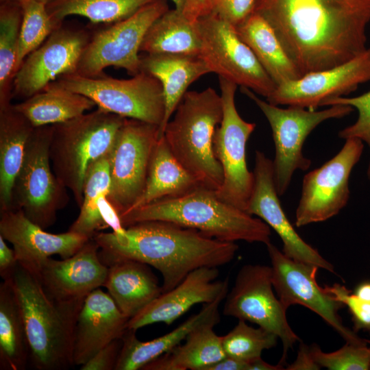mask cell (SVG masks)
<instances>
[{
  "instance_id": "obj_1",
  "label": "cell",
  "mask_w": 370,
  "mask_h": 370,
  "mask_svg": "<svg viewBox=\"0 0 370 370\" xmlns=\"http://www.w3.org/2000/svg\"><path fill=\"white\" fill-rule=\"evenodd\" d=\"M301 76L346 62L367 49L370 0H255Z\"/></svg>"
},
{
  "instance_id": "obj_2",
  "label": "cell",
  "mask_w": 370,
  "mask_h": 370,
  "mask_svg": "<svg viewBox=\"0 0 370 370\" xmlns=\"http://www.w3.org/2000/svg\"><path fill=\"white\" fill-rule=\"evenodd\" d=\"M125 228L123 235L101 232L94 236L101 261L108 266L116 260H132L153 267L162 276L163 293L197 269L229 263L238 249L235 243L169 222L143 221Z\"/></svg>"
},
{
  "instance_id": "obj_3",
  "label": "cell",
  "mask_w": 370,
  "mask_h": 370,
  "mask_svg": "<svg viewBox=\"0 0 370 370\" xmlns=\"http://www.w3.org/2000/svg\"><path fill=\"white\" fill-rule=\"evenodd\" d=\"M9 280L25 329L29 365L37 370H64L75 365V325L85 299L51 297L35 274L19 263Z\"/></svg>"
},
{
  "instance_id": "obj_4",
  "label": "cell",
  "mask_w": 370,
  "mask_h": 370,
  "mask_svg": "<svg viewBox=\"0 0 370 370\" xmlns=\"http://www.w3.org/2000/svg\"><path fill=\"white\" fill-rule=\"evenodd\" d=\"M125 227L160 221L198 230L222 241L270 242V227L260 218L221 199L216 190L199 186L175 197L162 198L120 215Z\"/></svg>"
},
{
  "instance_id": "obj_5",
  "label": "cell",
  "mask_w": 370,
  "mask_h": 370,
  "mask_svg": "<svg viewBox=\"0 0 370 370\" xmlns=\"http://www.w3.org/2000/svg\"><path fill=\"white\" fill-rule=\"evenodd\" d=\"M223 117L221 95L211 87L187 91L163 136L173 155L199 183L217 190L223 173L213 151V137Z\"/></svg>"
},
{
  "instance_id": "obj_6",
  "label": "cell",
  "mask_w": 370,
  "mask_h": 370,
  "mask_svg": "<svg viewBox=\"0 0 370 370\" xmlns=\"http://www.w3.org/2000/svg\"><path fill=\"white\" fill-rule=\"evenodd\" d=\"M125 119L97 108L67 121L51 125V167L79 207L83 200V184L88 167L112 150Z\"/></svg>"
},
{
  "instance_id": "obj_7",
  "label": "cell",
  "mask_w": 370,
  "mask_h": 370,
  "mask_svg": "<svg viewBox=\"0 0 370 370\" xmlns=\"http://www.w3.org/2000/svg\"><path fill=\"white\" fill-rule=\"evenodd\" d=\"M241 91L260 108L271 126L275 147L273 176L279 196L287 190L296 170L306 171L310 166L311 160L302 151L310 132L326 120L341 119L354 111L352 106L341 104L321 110L297 106L282 108L262 100L246 87H241Z\"/></svg>"
},
{
  "instance_id": "obj_8",
  "label": "cell",
  "mask_w": 370,
  "mask_h": 370,
  "mask_svg": "<svg viewBox=\"0 0 370 370\" xmlns=\"http://www.w3.org/2000/svg\"><path fill=\"white\" fill-rule=\"evenodd\" d=\"M54 82L90 99L99 108L159 126L164 116V97L160 82L140 71L129 79L106 74L89 77L76 73L59 77Z\"/></svg>"
},
{
  "instance_id": "obj_9",
  "label": "cell",
  "mask_w": 370,
  "mask_h": 370,
  "mask_svg": "<svg viewBox=\"0 0 370 370\" xmlns=\"http://www.w3.org/2000/svg\"><path fill=\"white\" fill-rule=\"evenodd\" d=\"M51 125L34 128L12 189V208L43 229L53 225L58 212L69 201L68 189L51 167Z\"/></svg>"
},
{
  "instance_id": "obj_10",
  "label": "cell",
  "mask_w": 370,
  "mask_h": 370,
  "mask_svg": "<svg viewBox=\"0 0 370 370\" xmlns=\"http://www.w3.org/2000/svg\"><path fill=\"white\" fill-rule=\"evenodd\" d=\"M166 0H154L123 20L108 23L90 34L76 73L89 77L105 75L114 66L132 76L140 71V45L149 27L168 11Z\"/></svg>"
},
{
  "instance_id": "obj_11",
  "label": "cell",
  "mask_w": 370,
  "mask_h": 370,
  "mask_svg": "<svg viewBox=\"0 0 370 370\" xmlns=\"http://www.w3.org/2000/svg\"><path fill=\"white\" fill-rule=\"evenodd\" d=\"M195 25L201 40L199 56L211 73L266 98L273 93L276 84L233 25L211 12Z\"/></svg>"
},
{
  "instance_id": "obj_12",
  "label": "cell",
  "mask_w": 370,
  "mask_h": 370,
  "mask_svg": "<svg viewBox=\"0 0 370 370\" xmlns=\"http://www.w3.org/2000/svg\"><path fill=\"white\" fill-rule=\"evenodd\" d=\"M223 103V117L213 137V151L223 173V183L216 193L223 201L246 212L251 197L254 172L246 161V145L256 128L245 121L235 104L237 85L219 77Z\"/></svg>"
},
{
  "instance_id": "obj_13",
  "label": "cell",
  "mask_w": 370,
  "mask_h": 370,
  "mask_svg": "<svg viewBox=\"0 0 370 370\" xmlns=\"http://www.w3.org/2000/svg\"><path fill=\"white\" fill-rule=\"evenodd\" d=\"M225 299L224 315L256 323L281 340L283 354L279 363L283 365L288 350L300 339L287 321V309L273 293L271 267L243 266Z\"/></svg>"
},
{
  "instance_id": "obj_14",
  "label": "cell",
  "mask_w": 370,
  "mask_h": 370,
  "mask_svg": "<svg viewBox=\"0 0 370 370\" xmlns=\"http://www.w3.org/2000/svg\"><path fill=\"white\" fill-rule=\"evenodd\" d=\"M266 246L273 289L286 309L295 304L303 306L321 317L346 343L367 344L366 339L343 323L338 311L344 304L318 284L316 276L319 267L289 258L271 243Z\"/></svg>"
},
{
  "instance_id": "obj_15",
  "label": "cell",
  "mask_w": 370,
  "mask_h": 370,
  "mask_svg": "<svg viewBox=\"0 0 370 370\" xmlns=\"http://www.w3.org/2000/svg\"><path fill=\"white\" fill-rule=\"evenodd\" d=\"M159 126L125 118L110 151V190L108 199L121 215L142 195Z\"/></svg>"
},
{
  "instance_id": "obj_16",
  "label": "cell",
  "mask_w": 370,
  "mask_h": 370,
  "mask_svg": "<svg viewBox=\"0 0 370 370\" xmlns=\"http://www.w3.org/2000/svg\"><path fill=\"white\" fill-rule=\"evenodd\" d=\"M364 148L358 138H347L341 151L305 175L295 213V225L326 221L337 214L349 198V179Z\"/></svg>"
},
{
  "instance_id": "obj_17",
  "label": "cell",
  "mask_w": 370,
  "mask_h": 370,
  "mask_svg": "<svg viewBox=\"0 0 370 370\" xmlns=\"http://www.w3.org/2000/svg\"><path fill=\"white\" fill-rule=\"evenodd\" d=\"M90 36L86 29L64 21L24 60L13 79L12 98L26 99L59 77L76 73Z\"/></svg>"
},
{
  "instance_id": "obj_18",
  "label": "cell",
  "mask_w": 370,
  "mask_h": 370,
  "mask_svg": "<svg viewBox=\"0 0 370 370\" xmlns=\"http://www.w3.org/2000/svg\"><path fill=\"white\" fill-rule=\"evenodd\" d=\"M369 81L370 47L346 62L277 86L267 101L275 106L315 110L327 100L347 95Z\"/></svg>"
},
{
  "instance_id": "obj_19",
  "label": "cell",
  "mask_w": 370,
  "mask_h": 370,
  "mask_svg": "<svg viewBox=\"0 0 370 370\" xmlns=\"http://www.w3.org/2000/svg\"><path fill=\"white\" fill-rule=\"evenodd\" d=\"M254 175V185L246 212L257 216L278 234L285 256L334 273L333 265L301 238L288 219L275 188L273 161L260 151H256Z\"/></svg>"
},
{
  "instance_id": "obj_20",
  "label": "cell",
  "mask_w": 370,
  "mask_h": 370,
  "mask_svg": "<svg viewBox=\"0 0 370 370\" xmlns=\"http://www.w3.org/2000/svg\"><path fill=\"white\" fill-rule=\"evenodd\" d=\"M29 271L51 297L69 301L84 299L104 286L108 267L101 261L99 245L91 238L73 256L62 260L48 258Z\"/></svg>"
},
{
  "instance_id": "obj_21",
  "label": "cell",
  "mask_w": 370,
  "mask_h": 370,
  "mask_svg": "<svg viewBox=\"0 0 370 370\" xmlns=\"http://www.w3.org/2000/svg\"><path fill=\"white\" fill-rule=\"evenodd\" d=\"M0 236L12 244L18 263L29 270L53 255L68 258L90 240L69 230L49 233L16 208L0 211Z\"/></svg>"
},
{
  "instance_id": "obj_22",
  "label": "cell",
  "mask_w": 370,
  "mask_h": 370,
  "mask_svg": "<svg viewBox=\"0 0 370 370\" xmlns=\"http://www.w3.org/2000/svg\"><path fill=\"white\" fill-rule=\"evenodd\" d=\"M218 267H204L190 273L171 290L164 292L136 316L127 329L137 330L144 326L162 322L170 325L197 304H208L228 292V278L217 280Z\"/></svg>"
},
{
  "instance_id": "obj_23",
  "label": "cell",
  "mask_w": 370,
  "mask_h": 370,
  "mask_svg": "<svg viewBox=\"0 0 370 370\" xmlns=\"http://www.w3.org/2000/svg\"><path fill=\"white\" fill-rule=\"evenodd\" d=\"M129 320L109 293L99 288L91 292L85 298L76 322L74 365H82L102 347L121 338Z\"/></svg>"
},
{
  "instance_id": "obj_24",
  "label": "cell",
  "mask_w": 370,
  "mask_h": 370,
  "mask_svg": "<svg viewBox=\"0 0 370 370\" xmlns=\"http://www.w3.org/2000/svg\"><path fill=\"white\" fill-rule=\"evenodd\" d=\"M227 295L214 301L204 304L202 308L181 325L158 338L141 341L136 330L127 329L122 337L123 344L115 370L142 369L146 365L169 352L185 341L195 329L207 324L216 325L220 321L219 305Z\"/></svg>"
},
{
  "instance_id": "obj_25",
  "label": "cell",
  "mask_w": 370,
  "mask_h": 370,
  "mask_svg": "<svg viewBox=\"0 0 370 370\" xmlns=\"http://www.w3.org/2000/svg\"><path fill=\"white\" fill-rule=\"evenodd\" d=\"M140 57V71L156 77L162 86L164 116L159 128L161 138L189 86L211 72L200 56L145 53Z\"/></svg>"
},
{
  "instance_id": "obj_26",
  "label": "cell",
  "mask_w": 370,
  "mask_h": 370,
  "mask_svg": "<svg viewBox=\"0 0 370 370\" xmlns=\"http://www.w3.org/2000/svg\"><path fill=\"white\" fill-rule=\"evenodd\" d=\"M108 267L104 286L119 310L130 319L163 293L148 264L120 260Z\"/></svg>"
},
{
  "instance_id": "obj_27",
  "label": "cell",
  "mask_w": 370,
  "mask_h": 370,
  "mask_svg": "<svg viewBox=\"0 0 370 370\" xmlns=\"http://www.w3.org/2000/svg\"><path fill=\"white\" fill-rule=\"evenodd\" d=\"M34 127L10 104L0 108V211L12 208V189Z\"/></svg>"
},
{
  "instance_id": "obj_28",
  "label": "cell",
  "mask_w": 370,
  "mask_h": 370,
  "mask_svg": "<svg viewBox=\"0 0 370 370\" xmlns=\"http://www.w3.org/2000/svg\"><path fill=\"white\" fill-rule=\"evenodd\" d=\"M235 29L276 86L301 77L272 27L260 14L253 12Z\"/></svg>"
},
{
  "instance_id": "obj_29",
  "label": "cell",
  "mask_w": 370,
  "mask_h": 370,
  "mask_svg": "<svg viewBox=\"0 0 370 370\" xmlns=\"http://www.w3.org/2000/svg\"><path fill=\"white\" fill-rule=\"evenodd\" d=\"M201 185L177 160L163 136L153 149L144 190L127 211L162 198L185 195Z\"/></svg>"
},
{
  "instance_id": "obj_30",
  "label": "cell",
  "mask_w": 370,
  "mask_h": 370,
  "mask_svg": "<svg viewBox=\"0 0 370 370\" xmlns=\"http://www.w3.org/2000/svg\"><path fill=\"white\" fill-rule=\"evenodd\" d=\"M13 106L34 127H38L67 121L88 112L96 105L88 97L53 82Z\"/></svg>"
},
{
  "instance_id": "obj_31",
  "label": "cell",
  "mask_w": 370,
  "mask_h": 370,
  "mask_svg": "<svg viewBox=\"0 0 370 370\" xmlns=\"http://www.w3.org/2000/svg\"><path fill=\"white\" fill-rule=\"evenodd\" d=\"M214 325H202L190 332L183 344L152 360L141 370H204L225 357L221 336Z\"/></svg>"
},
{
  "instance_id": "obj_32",
  "label": "cell",
  "mask_w": 370,
  "mask_h": 370,
  "mask_svg": "<svg viewBox=\"0 0 370 370\" xmlns=\"http://www.w3.org/2000/svg\"><path fill=\"white\" fill-rule=\"evenodd\" d=\"M140 51L149 54L199 56L201 40L195 23L175 8L164 12L151 25Z\"/></svg>"
},
{
  "instance_id": "obj_33",
  "label": "cell",
  "mask_w": 370,
  "mask_h": 370,
  "mask_svg": "<svg viewBox=\"0 0 370 370\" xmlns=\"http://www.w3.org/2000/svg\"><path fill=\"white\" fill-rule=\"evenodd\" d=\"M29 363L25 329L9 280L0 285V369L24 370Z\"/></svg>"
},
{
  "instance_id": "obj_34",
  "label": "cell",
  "mask_w": 370,
  "mask_h": 370,
  "mask_svg": "<svg viewBox=\"0 0 370 370\" xmlns=\"http://www.w3.org/2000/svg\"><path fill=\"white\" fill-rule=\"evenodd\" d=\"M110 151L88 167L83 184V200L79 213L69 229L90 239L97 231L107 228L98 208V201L103 196L108 197L110 193Z\"/></svg>"
},
{
  "instance_id": "obj_35",
  "label": "cell",
  "mask_w": 370,
  "mask_h": 370,
  "mask_svg": "<svg viewBox=\"0 0 370 370\" xmlns=\"http://www.w3.org/2000/svg\"><path fill=\"white\" fill-rule=\"evenodd\" d=\"M154 0H52L46 5L56 27L72 15L86 17L95 24L112 23L126 18Z\"/></svg>"
},
{
  "instance_id": "obj_36",
  "label": "cell",
  "mask_w": 370,
  "mask_h": 370,
  "mask_svg": "<svg viewBox=\"0 0 370 370\" xmlns=\"http://www.w3.org/2000/svg\"><path fill=\"white\" fill-rule=\"evenodd\" d=\"M23 9L18 1H0V108L11 104Z\"/></svg>"
},
{
  "instance_id": "obj_37",
  "label": "cell",
  "mask_w": 370,
  "mask_h": 370,
  "mask_svg": "<svg viewBox=\"0 0 370 370\" xmlns=\"http://www.w3.org/2000/svg\"><path fill=\"white\" fill-rule=\"evenodd\" d=\"M19 3L23 9V19L16 53L15 74L26 57L58 27L51 19L45 4L32 0H25Z\"/></svg>"
},
{
  "instance_id": "obj_38",
  "label": "cell",
  "mask_w": 370,
  "mask_h": 370,
  "mask_svg": "<svg viewBox=\"0 0 370 370\" xmlns=\"http://www.w3.org/2000/svg\"><path fill=\"white\" fill-rule=\"evenodd\" d=\"M221 338L225 356L249 362L261 357L264 349L275 347L278 337L262 328H253L239 319L235 327Z\"/></svg>"
},
{
  "instance_id": "obj_39",
  "label": "cell",
  "mask_w": 370,
  "mask_h": 370,
  "mask_svg": "<svg viewBox=\"0 0 370 370\" xmlns=\"http://www.w3.org/2000/svg\"><path fill=\"white\" fill-rule=\"evenodd\" d=\"M346 343L333 352H322L317 345L310 347L315 362L320 367L329 370H369L370 369V346Z\"/></svg>"
},
{
  "instance_id": "obj_40",
  "label": "cell",
  "mask_w": 370,
  "mask_h": 370,
  "mask_svg": "<svg viewBox=\"0 0 370 370\" xmlns=\"http://www.w3.org/2000/svg\"><path fill=\"white\" fill-rule=\"evenodd\" d=\"M347 105L358 111V119L354 123L338 132L341 138H358L365 142L370 149V90L354 97H339L325 101L322 106ZM367 177L370 180V161L367 169Z\"/></svg>"
},
{
  "instance_id": "obj_41",
  "label": "cell",
  "mask_w": 370,
  "mask_h": 370,
  "mask_svg": "<svg viewBox=\"0 0 370 370\" xmlns=\"http://www.w3.org/2000/svg\"><path fill=\"white\" fill-rule=\"evenodd\" d=\"M324 287L337 300L348 308L352 315L353 330L356 332L359 330L370 332V303L360 299L350 290L340 284L335 283L330 286Z\"/></svg>"
},
{
  "instance_id": "obj_42",
  "label": "cell",
  "mask_w": 370,
  "mask_h": 370,
  "mask_svg": "<svg viewBox=\"0 0 370 370\" xmlns=\"http://www.w3.org/2000/svg\"><path fill=\"white\" fill-rule=\"evenodd\" d=\"M254 3L255 0H208L209 12L236 27L253 12Z\"/></svg>"
},
{
  "instance_id": "obj_43",
  "label": "cell",
  "mask_w": 370,
  "mask_h": 370,
  "mask_svg": "<svg viewBox=\"0 0 370 370\" xmlns=\"http://www.w3.org/2000/svg\"><path fill=\"white\" fill-rule=\"evenodd\" d=\"M123 340L112 341L97 352L84 364L81 370H115L122 347Z\"/></svg>"
},
{
  "instance_id": "obj_44",
  "label": "cell",
  "mask_w": 370,
  "mask_h": 370,
  "mask_svg": "<svg viewBox=\"0 0 370 370\" xmlns=\"http://www.w3.org/2000/svg\"><path fill=\"white\" fill-rule=\"evenodd\" d=\"M98 208L107 227H110L115 234H124L126 228L122 224L120 214L107 196H103L99 199Z\"/></svg>"
},
{
  "instance_id": "obj_45",
  "label": "cell",
  "mask_w": 370,
  "mask_h": 370,
  "mask_svg": "<svg viewBox=\"0 0 370 370\" xmlns=\"http://www.w3.org/2000/svg\"><path fill=\"white\" fill-rule=\"evenodd\" d=\"M18 263L14 249H10L5 240L0 236V275L3 280L11 278Z\"/></svg>"
},
{
  "instance_id": "obj_46",
  "label": "cell",
  "mask_w": 370,
  "mask_h": 370,
  "mask_svg": "<svg viewBox=\"0 0 370 370\" xmlns=\"http://www.w3.org/2000/svg\"><path fill=\"white\" fill-rule=\"evenodd\" d=\"M320 366L314 360L310 347L301 343L295 360L286 367V370H319Z\"/></svg>"
},
{
  "instance_id": "obj_47",
  "label": "cell",
  "mask_w": 370,
  "mask_h": 370,
  "mask_svg": "<svg viewBox=\"0 0 370 370\" xmlns=\"http://www.w3.org/2000/svg\"><path fill=\"white\" fill-rule=\"evenodd\" d=\"M182 12L189 21L195 23L201 16L210 13L208 0H186Z\"/></svg>"
},
{
  "instance_id": "obj_48",
  "label": "cell",
  "mask_w": 370,
  "mask_h": 370,
  "mask_svg": "<svg viewBox=\"0 0 370 370\" xmlns=\"http://www.w3.org/2000/svg\"><path fill=\"white\" fill-rule=\"evenodd\" d=\"M249 363L225 356L219 361L206 367L204 370H248Z\"/></svg>"
},
{
  "instance_id": "obj_49",
  "label": "cell",
  "mask_w": 370,
  "mask_h": 370,
  "mask_svg": "<svg viewBox=\"0 0 370 370\" xmlns=\"http://www.w3.org/2000/svg\"><path fill=\"white\" fill-rule=\"evenodd\" d=\"M248 370H284L285 367L279 363L276 365H271L264 360L261 357L256 358L248 362Z\"/></svg>"
},
{
  "instance_id": "obj_50",
  "label": "cell",
  "mask_w": 370,
  "mask_h": 370,
  "mask_svg": "<svg viewBox=\"0 0 370 370\" xmlns=\"http://www.w3.org/2000/svg\"><path fill=\"white\" fill-rule=\"evenodd\" d=\"M353 293L360 299L370 303V281H365L358 284Z\"/></svg>"
},
{
  "instance_id": "obj_51",
  "label": "cell",
  "mask_w": 370,
  "mask_h": 370,
  "mask_svg": "<svg viewBox=\"0 0 370 370\" xmlns=\"http://www.w3.org/2000/svg\"><path fill=\"white\" fill-rule=\"evenodd\" d=\"M171 1L174 3L175 9L181 12H183V10L184 8L185 3H186V0H171Z\"/></svg>"
},
{
  "instance_id": "obj_52",
  "label": "cell",
  "mask_w": 370,
  "mask_h": 370,
  "mask_svg": "<svg viewBox=\"0 0 370 370\" xmlns=\"http://www.w3.org/2000/svg\"><path fill=\"white\" fill-rule=\"evenodd\" d=\"M14 1L21 2V1H25V0H0V1ZM32 1H38V2H40V3H44V4L47 5L50 1H51L52 0H32Z\"/></svg>"
},
{
  "instance_id": "obj_53",
  "label": "cell",
  "mask_w": 370,
  "mask_h": 370,
  "mask_svg": "<svg viewBox=\"0 0 370 370\" xmlns=\"http://www.w3.org/2000/svg\"><path fill=\"white\" fill-rule=\"evenodd\" d=\"M366 341H367V343H368V345H370V340H367V339H366Z\"/></svg>"
}]
</instances>
